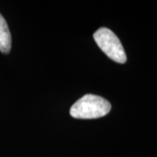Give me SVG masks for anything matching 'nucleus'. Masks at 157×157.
<instances>
[{
	"label": "nucleus",
	"instance_id": "obj_2",
	"mask_svg": "<svg viewBox=\"0 0 157 157\" xmlns=\"http://www.w3.org/2000/svg\"><path fill=\"white\" fill-rule=\"evenodd\" d=\"M94 38L101 51L113 61L124 64L127 61V55L120 39L111 30L102 27L97 30Z\"/></svg>",
	"mask_w": 157,
	"mask_h": 157
},
{
	"label": "nucleus",
	"instance_id": "obj_1",
	"mask_svg": "<svg viewBox=\"0 0 157 157\" xmlns=\"http://www.w3.org/2000/svg\"><path fill=\"white\" fill-rule=\"evenodd\" d=\"M111 104L106 99L94 94H86L76 101L70 109V114L76 119H97L107 115Z\"/></svg>",
	"mask_w": 157,
	"mask_h": 157
},
{
	"label": "nucleus",
	"instance_id": "obj_3",
	"mask_svg": "<svg viewBox=\"0 0 157 157\" xmlns=\"http://www.w3.org/2000/svg\"><path fill=\"white\" fill-rule=\"evenodd\" d=\"M11 36L6 19L0 14V52L8 53L11 51Z\"/></svg>",
	"mask_w": 157,
	"mask_h": 157
}]
</instances>
